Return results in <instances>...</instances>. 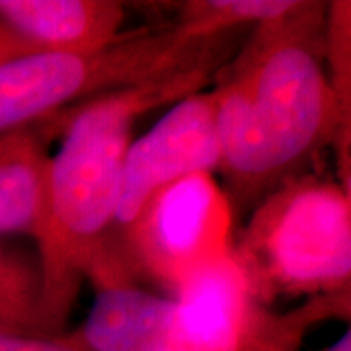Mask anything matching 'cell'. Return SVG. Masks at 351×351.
<instances>
[{"mask_svg": "<svg viewBox=\"0 0 351 351\" xmlns=\"http://www.w3.org/2000/svg\"><path fill=\"white\" fill-rule=\"evenodd\" d=\"M322 12L306 2L281 22L258 25L213 92L219 168L240 199L279 188L341 127L343 101L318 47Z\"/></svg>", "mask_w": 351, "mask_h": 351, "instance_id": "1", "label": "cell"}, {"mask_svg": "<svg viewBox=\"0 0 351 351\" xmlns=\"http://www.w3.org/2000/svg\"><path fill=\"white\" fill-rule=\"evenodd\" d=\"M234 258L256 299L350 293L348 189L314 176L285 182L263 199Z\"/></svg>", "mask_w": 351, "mask_h": 351, "instance_id": "4", "label": "cell"}, {"mask_svg": "<svg viewBox=\"0 0 351 351\" xmlns=\"http://www.w3.org/2000/svg\"><path fill=\"white\" fill-rule=\"evenodd\" d=\"M47 160L32 131L0 135V239L43 240Z\"/></svg>", "mask_w": 351, "mask_h": 351, "instance_id": "9", "label": "cell"}, {"mask_svg": "<svg viewBox=\"0 0 351 351\" xmlns=\"http://www.w3.org/2000/svg\"><path fill=\"white\" fill-rule=\"evenodd\" d=\"M306 2L295 0H197L182 8L178 27L195 39L228 36L240 25H263L281 22L297 14Z\"/></svg>", "mask_w": 351, "mask_h": 351, "instance_id": "11", "label": "cell"}, {"mask_svg": "<svg viewBox=\"0 0 351 351\" xmlns=\"http://www.w3.org/2000/svg\"><path fill=\"white\" fill-rule=\"evenodd\" d=\"M131 260L170 291L234 252L232 205L213 174H195L156 193L123 237Z\"/></svg>", "mask_w": 351, "mask_h": 351, "instance_id": "5", "label": "cell"}, {"mask_svg": "<svg viewBox=\"0 0 351 351\" xmlns=\"http://www.w3.org/2000/svg\"><path fill=\"white\" fill-rule=\"evenodd\" d=\"M223 38H188L174 25L156 34H129L96 53L32 51L8 59L0 63V135L32 131L78 101L211 66Z\"/></svg>", "mask_w": 351, "mask_h": 351, "instance_id": "3", "label": "cell"}, {"mask_svg": "<svg viewBox=\"0 0 351 351\" xmlns=\"http://www.w3.org/2000/svg\"><path fill=\"white\" fill-rule=\"evenodd\" d=\"M115 0H0V24L32 51L96 53L123 38Z\"/></svg>", "mask_w": 351, "mask_h": 351, "instance_id": "7", "label": "cell"}, {"mask_svg": "<svg viewBox=\"0 0 351 351\" xmlns=\"http://www.w3.org/2000/svg\"><path fill=\"white\" fill-rule=\"evenodd\" d=\"M322 351H351V332L350 330H346V334L341 336V338L336 341V343H332L330 348Z\"/></svg>", "mask_w": 351, "mask_h": 351, "instance_id": "14", "label": "cell"}, {"mask_svg": "<svg viewBox=\"0 0 351 351\" xmlns=\"http://www.w3.org/2000/svg\"><path fill=\"white\" fill-rule=\"evenodd\" d=\"M211 66L182 71L80 104L45 170V232L38 254L51 318L61 328L80 276L123 283L106 242L115 225L123 158L138 115L199 92Z\"/></svg>", "mask_w": 351, "mask_h": 351, "instance_id": "2", "label": "cell"}, {"mask_svg": "<svg viewBox=\"0 0 351 351\" xmlns=\"http://www.w3.org/2000/svg\"><path fill=\"white\" fill-rule=\"evenodd\" d=\"M221 164L213 92H193L137 141L123 158L115 225L121 239L133 228L152 197L176 182L213 174Z\"/></svg>", "mask_w": 351, "mask_h": 351, "instance_id": "6", "label": "cell"}, {"mask_svg": "<svg viewBox=\"0 0 351 351\" xmlns=\"http://www.w3.org/2000/svg\"><path fill=\"white\" fill-rule=\"evenodd\" d=\"M0 351H76L64 338L0 334Z\"/></svg>", "mask_w": 351, "mask_h": 351, "instance_id": "12", "label": "cell"}, {"mask_svg": "<svg viewBox=\"0 0 351 351\" xmlns=\"http://www.w3.org/2000/svg\"><path fill=\"white\" fill-rule=\"evenodd\" d=\"M24 53H32V49H27L6 25L0 24V63L14 59V57H20Z\"/></svg>", "mask_w": 351, "mask_h": 351, "instance_id": "13", "label": "cell"}, {"mask_svg": "<svg viewBox=\"0 0 351 351\" xmlns=\"http://www.w3.org/2000/svg\"><path fill=\"white\" fill-rule=\"evenodd\" d=\"M38 256L0 240V334L57 338Z\"/></svg>", "mask_w": 351, "mask_h": 351, "instance_id": "10", "label": "cell"}, {"mask_svg": "<svg viewBox=\"0 0 351 351\" xmlns=\"http://www.w3.org/2000/svg\"><path fill=\"white\" fill-rule=\"evenodd\" d=\"M176 302L129 283L104 285L82 328L64 338L76 351H168Z\"/></svg>", "mask_w": 351, "mask_h": 351, "instance_id": "8", "label": "cell"}]
</instances>
